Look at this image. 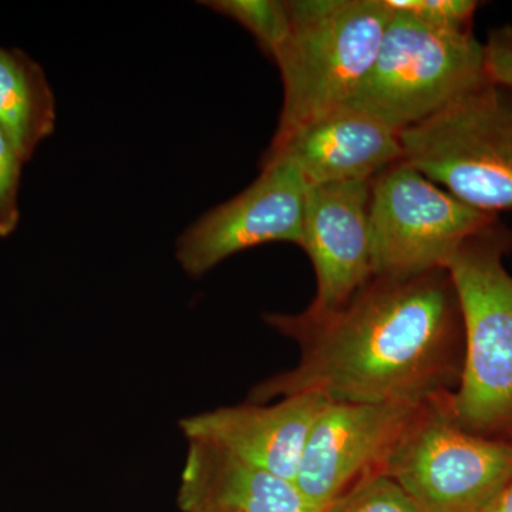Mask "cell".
<instances>
[{
  "label": "cell",
  "mask_w": 512,
  "mask_h": 512,
  "mask_svg": "<svg viewBox=\"0 0 512 512\" xmlns=\"http://www.w3.org/2000/svg\"><path fill=\"white\" fill-rule=\"evenodd\" d=\"M301 349L298 365L256 384L249 402L318 393L336 403H424L453 393L464 365L451 276H373L335 311L265 313Z\"/></svg>",
  "instance_id": "cell-1"
},
{
  "label": "cell",
  "mask_w": 512,
  "mask_h": 512,
  "mask_svg": "<svg viewBox=\"0 0 512 512\" xmlns=\"http://www.w3.org/2000/svg\"><path fill=\"white\" fill-rule=\"evenodd\" d=\"M512 231L494 220L467 238L444 264L464 323L460 383L444 404L457 426L512 444V276L504 258Z\"/></svg>",
  "instance_id": "cell-2"
},
{
  "label": "cell",
  "mask_w": 512,
  "mask_h": 512,
  "mask_svg": "<svg viewBox=\"0 0 512 512\" xmlns=\"http://www.w3.org/2000/svg\"><path fill=\"white\" fill-rule=\"evenodd\" d=\"M274 57L284 104L272 141L350 103L375 63L392 10L384 0H292Z\"/></svg>",
  "instance_id": "cell-3"
},
{
  "label": "cell",
  "mask_w": 512,
  "mask_h": 512,
  "mask_svg": "<svg viewBox=\"0 0 512 512\" xmlns=\"http://www.w3.org/2000/svg\"><path fill=\"white\" fill-rule=\"evenodd\" d=\"M404 163L470 207L512 211V89L488 80L400 133Z\"/></svg>",
  "instance_id": "cell-4"
},
{
  "label": "cell",
  "mask_w": 512,
  "mask_h": 512,
  "mask_svg": "<svg viewBox=\"0 0 512 512\" xmlns=\"http://www.w3.org/2000/svg\"><path fill=\"white\" fill-rule=\"evenodd\" d=\"M488 80L484 43L473 32H439L392 10L375 63L350 104L402 133Z\"/></svg>",
  "instance_id": "cell-5"
},
{
  "label": "cell",
  "mask_w": 512,
  "mask_h": 512,
  "mask_svg": "<svg viewBox=\"0 0 512 512\" xmlns=\"http://www.w3.org/2000/svg\"><path fill=\"white\" fill-rule=\"evenodd\" d=\"M444 397L421 404L380 474L417 512H483L512 480V444L461 429Z\"/></svg>",
  "instance_id": "cell-6"
},
{
  "label": "cell",
  "mask_w": 512,
  "mask_h": 512,
  "mask_svg": "<svg viewBox=\"0 0 512 512\" xmlns=\"http://www.w3.org/2000/svg\"><path fill=\"white\" fill-rule=\"evenodd\" d=\"M370 187L375 276L444 268L467 238L498 218L458 200L404 161L386 168Z\"/></svg>",
  "instance_id": "cell-7"
},
{
  "label": "cell",
  "mask_w": 512,
  "mask_h": 512,
  "mask_svg": "<svg viewBox=\"0 0 512 512\" xmlns=\"http://www.w3.org/2000/svg\"><path fill=\"white\" fill-rule=\"evenodd\" d=\"M308 184L284 161L262 163L254 183L185 229L177 242V261L198 278L225 259L269 242L301 247Z\"/></svg>",
  "instance_id": "cell-8"
},
{
  "label": "cell",
  "mask_w": 512,
  "mask_h": 512,
  "mask_svg": "<svg viewBox=\"0 0 512 512\" xmlns=\"http://www.w3.org/2000/svg\"><path fill=\"white\" fill-rule=\"evenodd\" d=\"M421 404L328 402L303 448L299 490L325 511L353 485L380 474Z\"/></svg>",
  "instance_id": "cell-9"
},
{
  "label": "cell",
  "mask_w": 512,
  "mask_h": 512,
  "mask_svg": "<svg viewBox=\"0 0 512 512\" xmlns=\"http://www.w3.org/2000/svg\"><path fill=\"white\" fill-rule=\"evenodd\" d=\"M372 181L309 187L301 248L311 258L316 296L309 308L335 311L373 278Z\"/></svg>",
  "instance_id": "cell-10"
},
{
  "label": "cell",
  "mask_w": 512,
  "mask_h": 512,
  "mask_svg": "<svg viewBox=\"0 0 512 512\" xmlns=\"http://www.w3.org/2000/svg\"><path fill=\"white\" fill-rule=\"evenodd\" d=\"M402 157L399 131L349 103L284 140L272 141L262 163L284 161L308 187H318L372 181Z\"/></svg>",
  "instance_id": "cell-11"
},
{
  "label": "cell",
  "mask_w": 512,
  "mask_h": 512,
  "mask_svg": "<svg viewBox=\"0 0 512 512\" xmlns=\"http://www.w3.org/2000/svg\"><path fill=\"white\" fill-rule=\"evenodd\" d=\"M329 400L318 393L284 397L281 402L221 407L181 420L188 441L227 451L251 466L295 481L313 423Z\"/></svg>",
  "instance_id": "cell-12"
},
{
  "label": "cell",
  "mask_w": 512,
  "mask_h": 512,
  "mask_svg": "<svg viewBox=\"0 0 512 512\" xmlns=\"http://www.w3.org/2000/svg\"><path fill=\"white\" fill-rule=\"evenodd\" d=\"M178 505L183 512H323L295 481L197 440L188 441Z\"/></svg>",
  "instance_id": "cell-13"
},
{
  "label": "cell",
  "mask_w": 512,
  "mask_h": 512,
  "mask_svg": "<svg viewBox=\"0 0 512 512\" xmlns=\"http://www.w3.org/2000/svg\"><path fill=\"white\" fill-rule=\"evenodd\" d=\"M56 97L40 64L0 46V131L23 163L56 127Z\"/></svg>",
  "instance_id": "cell-14"
},
{
  "label": "cell",
  "mask_w": 512,
  "mask_h": 512,
  "mask_svg": "<svg viewBox=\"0 0 512 512\" xmlns=\"http://www.w3.org/2000/svg\"><path fill=\"white\" fill-rule=\"evenodd\" d=\"M202 5L247 29L271 59L284 45L291 29L289 2L282 0H210Z\"/></svg>",
  "instance_id": "cell-15"
},
{
  "label": "cell",
  "mask_w": 512,
  "mask_h": 512,
  "mask_svg": "<svg viewBox=\"0 0 512 512\" xmlns=\"http://www.w3.org/2000/svg\"><path fill=\"white\" fill-rule=\"evenodd\" d=\"M393 12L410 16L427 28L446 33L473 32L476 0H384Z\"/></svg>",
  "instance_id": "cell-16"
},
{
  "label": "cell",
  "mask_w": 512,
  "mask_h": 512,
  "mask_svg": "<svg viewBox=\"0 0 512 512\" xmlns=\"http://www.w3.org/2000/svg\"><path fill=\"white\" fill-rule=\"evenodd\" d=\"M323 512H417L392 478L375 474L359 481Z\"/></svg>",
  "instance_id": "cell-17"
},
{
  "label": "cell",
  "mask_w": 512,
  "mask_h": 512,
  "mask_svg": "<svg viewBox=\"0 0 512 512\" xmlns=\"http://www.w3.org/2000/svg\"><path fill=\"white\" fill-rule=\"evenodd\" d=\"M23 164L15 148L0 131V238L9 237L19 224Z\"/></svg>",
  "instance_id": "cell-18"
},
{
  "label": "cell",
  "mask_w": 512,
  "mask_h": 512,
  "mask_svg": "<svg viewBox=\"0 0 512 512\" xmlns=\"http://www.w3.org/2000/svg\"><path fill=\"white\" fill-rule=\"evenodd\" d=\"M484 49L490 79L512 89V25L491 30Z\"/></svg>",
  "instance_id": "cell-19"
},
{
  "label": "cell",
  "mask_w": 512,
  "mask_h": 512,
  "mask_svg": "<svg viewBox=\"0 0 512 512\" xmlns=\"http://www.w3.org/2000/svg\"><path fill=\"white\" fill-rule=\"evenodd\" d=\"M483 512H512V480Z\"/></svg>",
  "instance_id": "cell-20"
},
{
  "label": "cell",
  "mask_w": 512,
  "mask_h": 512,
  "mask_svg": "<svg viewBox=\"0 0 512 512\" xmlns=\"http://www.w3.org/2000/svg\"><path fill=\"white\" fill-rule=\"evenodd\" d=\"M208 512H232V511H208Z\"/></svg>",
  "instance_id": "cell-21"
}]
</instances>
